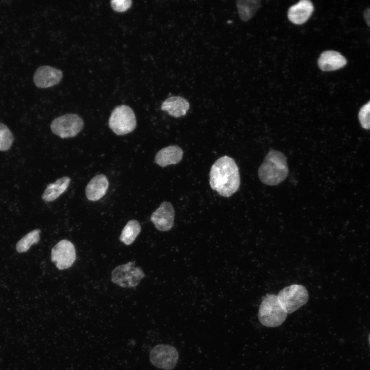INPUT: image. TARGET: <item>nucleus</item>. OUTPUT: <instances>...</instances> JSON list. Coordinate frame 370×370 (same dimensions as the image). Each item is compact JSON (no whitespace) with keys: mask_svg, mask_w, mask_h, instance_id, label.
<instances>
[{"mask_svg":"<svg viewBox=\"0 0 370 370\" xmlns=\"http://www.w3.org/2000/svg\"><path fill=\"white\" fill-rule=\"evenodd\" d=\"M368 341H369V346H370V334L368 336Z\"/></svg>","mask_w":370,"mask_h":370,"instance_id":"393cba45","label":"nucleus"},{"mask_svg":"<svg viewBox=\"0 0 370 370\" xmlns=\"http://www.w3.org/2000/svg\"><path fill=\"white\" fill-rule=\"evenodd\" d=\"M260 1H238L237 7L240 18L247 21L255 13L261 5Z\"/></svg>","mask_w":370,"mask_h":370,"instance_id":"6ab92c4d","label":"nucleus"},{"mask_svg":"<svg viewBox=\"0 0 370 370\" xmlns=\"http://www.w3.org/2000/svg\"><path fill=\"white\" fill-rule=\"evenodd\" d=\"M108 125L117 135H123L133 132L137 125L134 111L126 105L117 106L110 114Z\"/></svg>","mask_w":370,"mask_h":370,"instance_id":"20e7f679","label":"nucleus"},{"mask_svg":"<svg viewBox=\"0 0 370 370\" xmlns=\"http://www.w3.org/2000/svg\"><path fill=\"white\" fill-rule=\"evenodd\" d=\"M313 10V6L310 1L302 0L289 8L288 17L295 24H302L307 21Z\"/></svg>","mask_w":370,"mask_h":370,"instance_id":"ddd939ff","label":"nucleus"},{"mask_svg":"<svg viewBox=\"0 0 370 370\" xmlns=\"http://www.w3.org/2000/svg\"><path fill=\"white\" fill-rule=\"evenodd\" d=\"M364 17L367 24L370 27V8L364 11Z\"/></svg>","mask_w":370,"mask_h":370,"instance_id":"b1692460","label":"nucleus"},{"mask_svg":"<svg viewBox=\"0 0 370 370\" xmlns=\"http://www.w3.org/2000/svg\"><path fill=\"white\" fill-rule=\"evenodd\" d=\"M258 316L262 325L276 327L285 321L287 313L280 304L278 296L268 294L260 304Z\"/></svg>","mask_w":370,"mask_h":370,"instance_id":"7ed1b4c3","label":"nucleus"},{"mask_svg":"<svg viewBox=\"0 0 370 370\" xmlns=\"http://www.w3.org/2000/svg\"><path fill=\"white\" fill-rule=\"evenodd\" d=\"M209 176L211 189L220 196L230 197L239 187L238 168L234 160L229 156H224L218 158L212 165Z\"/></svg>","mask_w":370,"mask_h":370,"instance_id":"f257e3e1","label":"nucleus"},{"mask_svg":"<svg viewBox=\"0 0 370 370\" xmlns=\"http://www.w3.org/2000/svg\"><path fill=\"white\" fill-rule=\"evenodd\" d=\"M144 276L142 269L135 266V262H130L116 267L112 271L111 280L122 287L130 288L136 286Z\"/></svg>","mask_w":370,"mask_h":370,"instance_id":"0eeeda50","label":"nucleus"},{"mask_svg":"<svg viewBox=\"0 0 370 370\" xmlns=\"http://www.w3.org/2000/svg\"><path fill=\"white\" fill-rule=\"evenodd\" d=\"M63 77L62 71L48 65L39 67L34 73L33 81L40 88L50 87L59 84Z\"/></svg>","mask_w":370,"mask_h":370,"instance_id":"9b49d317","label":"nucleus"},{"mask_svg":"<svg viewBox=\"0 0 370 370\" xmlns=\"http://www.w3.org/2000/svg\"><path fill=\"white\" fill-rule=\"evenodd\" d=\"M288 172L285 155L280 151L271 149L259 167L258 176L263 183L268 186H276L287 178Z\"/></svg>","mask_w":370,"mask_h":370,"instance_id":"f03ea898","label":"nucleus"},{"mask_svg":"<svg viewBox=\"0 0 370 370\" xmlns=\"http://www.w3.org/2000/svg\"><path fill=\"white\" fill-rule=\"evenodd\" d=\"M82 119L75 114H67L54 119L51 123L52 133L61 138L75 137L83 129Z\"/></svg>","mask_w":370,"mask_h":370,"instance_id":"423d86ee","label":"nucleus"},{"mask_svg":"<svg viewBox=\"0 0 370 370\" xmlns=\"http://www.w3.org/2000/svg\"><path fill=\"white\" fill-rule=\"evenodd\" d=\"M76 258L74 245L68 240H60L52 248L51 260L60 270L69 268Z\"/></svg>","mask_w":370,"mask_h":370,"instance_id":"1a4fd4ad","label":"nucleus"},{"mask_svg":"<svg viewBox=\"0 0 370 370\" xmlns=\"http://www.w3.org/2000/svg\"><path fill=\"white\" fill-rule=\"evenodd\" d=\"M179 354L176 348L168 344H158L154 346L150 353V360L156 367L171 370L177 364Z\"/></svg>","mask_w":370,"mask_h":370,"instance_id":"6e6552de","label":"nucleus"},{"mask_svg":"<svg viewBox=\"0 0 370 370\" xmlns=\"http://www.w3.org/2000/svg\"><path fill=\"white\" fill-rule=\"evenodd\" d=\"M40 232L41 231L39 229H35L31 231L21 238L16 245L17 252L20 253L26 252L32 245L36 244L40 240Z\"/></svg>","mask_w":370,"mask_h":370,"instance_id":"aec40b11","label":"nucleus"},{"mask_svg":"<svg viewBox=\"0 0 370 370\" xmlns=\"http://www.w3.org/2000/svg\"><path fill=\"white\" fill-rule=\"evenodd\" d=\"M358 118L361 126L366 130L370 129V100L360 109Z\"/></svg>","mask_w":370,"mask_h":370,"instance_id":"4be33fe9","label":"nucleus"},{"mask_svg":"<svg viewBox=\"0 0 370 370\" xmlns=\"http://www.w3.org/2000/svg\"><path fill=\"white\" fill-rule=\"evenodd\" d=\"M141 231V226L138 221L133 219L127 222L123 229L120 240L126 245L132 244Z\"/></svg>","mask_w":370,"mask_h":370,"instance_id":"a211bd4d","label":"nucleus"},{"mask_svg":"<svg viewBox=\"0 0 370 370\" xmlns=\"http://www.w3.org/2000/svg\"><path fill=\"white\" fill-rule=\"evenodd\" d=\"M174 216L175 211L172 205L165 201L152 214L151 220L158 230L167 231L174 225Z\"/></svg>","mask_w":370,"mask_h":370,"instance_id":"9d476101","label":"nucleus"},{"mask_svg":"<svg viewBox=\"0 0 370 370\" xmlns=\"http://www.w3.org/2000/svg\"><path fill=\"white\" fill-rule=\"evenodd\" d=\"M13 141L14 137L10 130L5 124L0 123V151L9 150Z\"/></svg>","mask_w":370,"mask_h":370,"instance_id":"412c9836","label":"nucleus"},{"mask_svg":"<svg viewBox=\"0 0 370 370\" xmlns=\"http://www.w3.org/2000/svg\"><path fill=\"white\" fill-rule=\"evenodd\" d=\"M190 108L189 102L180 96H172L162 103L161 109L171 116L179 118L184 116Z\"/></svg>","mask_w":370,"mask_h":370,"instance_id":"dca6fc26","label":"nucleus"},{"mask_svg":"<svg viewBox=\"0 0 370 370\" xmlns=\"http://www.w3.org/2000/svg\"><path fill=\"white\" fill-rule=\"evenodd\" d=\"M110 6L115 11L122 12L126 11L131 6L132 1L131 0L111 1Z\"/></svg>","mask_w":370,"mask_h":370,"instance_id":"5701e85b","label":"nucleus"},{"mask_svg":"<svg viewBox=\"0 0 370 370\" xmlns=\"http://www.w3.org/2000/svg\"><path fill=\"white\" fill-rule=\"evenodd\" d=\"M70 182V178L64 176L53 183H49L42 196L43 200L46 202L54 200L67 190Z\"/></svg>","mask_w":370,"mask_h":370,"instance_id":"f3484780","label":"nucleus"},{"mask_svg":"<svg viewBox=\"0 0 370 370\" xmlns=\"http://www.w3.org/2000/svg\"><path fill=\"white\" fill-rule=\"evenodd\" d=\"M277 296L280 304L287 313L297 310L304 305L309 299L307 289L300 284H292L284 288Z\"/></svg>","mask_w":370,"mask_h":370,"instance_id":"39448f33","label":"nucleus"},{"mask_svg":"<svg viewBox=\"0 0 370 370\" xmlns=\"http://www.w3.org/2000/svg\"><path fill=\"white\" fill-rule=\"evenodd\" d=\"M183 152L178 145H170L161 149L155 156V161L159 166L165 167L179 163Z\"/></svg>","mask_w":370,"mask_h":370,"instance_id":"2eb2a0df","label":"nucleus"},{"mask_svg":"<svg viewBox=\"0 0 370 370\" xmlns=\"http://www.w3.org/2000/svg\"><path fill=\"white\" fill-rule=\"evenodd\" d=\"M319 68L323 71H329L340 69L347 64L346 58L340 52L334 50L323 52L318 61Z\"/></svg>","mask_w":370,"mask_h":370,"instance_id":"f8f14e48","label":"nucleus"},{"mask_svg":"<svg viewBox=\"0 0 370 370\" xmlns=\"http://www.w3.org/2000/svg\"><path fill=\"white\" fill-rule=\"evenodd\" d=\"M108 184V181L105 175L99 174L95 176L86 186V197L88 200L93 201L99 200L105 194Z\"/></svg>","mask_w":370,"mask_h":370,"instance_id":"4468645a","label":"nucleus"}]
</instances>
